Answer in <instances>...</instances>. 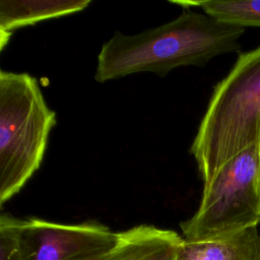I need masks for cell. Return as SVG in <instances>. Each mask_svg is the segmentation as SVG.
Returning a JSON list of instances; mask_svg holds the SVG:
<instances>
[{
    "mask_svg": "<svg viewBox=\"0 0 260 260\" xmlns=\"http://www.w3.org/2000/svg\"><path fill=\"white\" fill-rule=\"evenodd\" d=\"M245 28L206 13L183 8L172 21L135 35L116 31L98 55L94 79L106 82L133 73L159 76L181 66H204L212 58L238 52Z\"/></svg>",
    "mask_w": 260,
    "mask_h": 260,
    "instance_id": "obj_1",
    "label": "cell"
},
{
    "mask_svg": "<svg viewBox=\"0 0 260 260\" xmlns=\"http://www.w3.org/2000/svg\"><path fill=\"white\" fill-rule=\"evenodd\" d=\"M260 137V46L239 56L215 86L190 151L203 184Z\"/></svg>",
    "mask_w": 260,
    "mask_h": 260,
    "instance_id": "obj_2",
    "label": "cell"
},
{
    "mask_svg": "<svg viewBox=\"0 0 260 260\" xmlns=\"http://www.w3.org/2000/svg\"><path fill=\"white\" fill-rule=\"evenodd\" d=\"M56 114L35 77L0 72V204L13 197L41 166Z\"/></svg>",
    "mask_w": 260,
    "mask_h": 260,
    "instance_id": "obj_3",
    "label": "cell"
},
{
    "mask_svg": "<svg viewBox=\"0 0 260 260\" xmlns=\"http://www.w3.org/2000/svg\"><path fill=\"white\" fill-rule=\"evenodd\" d=\"M260 222V178L256 145L242 151L203 186L195 214L180 223L190 242L231 237Z\"/></svg>",
    "mask_w": 260,
    "mask_h": 260,
    "instance_id": "obj_4",
    "label": "cell"
},
{
    "mask_svg": "<svg viewBox=\"0 0 260 260\" xmlns=\"http://www.w3.org/2000/svg\"><path fill=\"white\" fill-rule=\"evenodd\" d=\"M20 247L23 260H106L119 233L98 221L60 223L22 219Z\"/></svg>",
    "mask_w": 260,
    "mask_h": 260,
    "instance_id": "obj_5",
    "label": "cell"
},
{
    "mask_svg": "<svg viewBox=\"0 0 260 260\" xmlns=\"http://www.w3.org/2000/svg\"><path fill=\"white\" fill-rule=\"evenodd\" d=\"M183 237L171 230L140 224L120 232L106 260H177Z\"/></svg>",
    "mask_w": 260,
    "mask_h": 260,
    "instance_id": "obj_6",
    "label": "cell"
},
{
    "mask_svg": "<svg viewBox=\"0 0 260 260\" xmlns=\"http://www.w3.org/2000/svg\"><path fill=\"white\" fill-rule=\"evenodd\" d=\"M90 3V0H1V49L14 29L81 11Z\"/></svg>",
    "mask_w": 260,
    "mask_h": 260,
    "instance_id": "obj_7",
    "label": "cell"
},
{
    "mask_svg": "<svg viewBox=\"0 0 260 260\" xmlns=\"http://www.w3.org/2000/svg\"><path fill=\"white\" fill-rule=\"evenodd\" d=\"M177 260H260V235L257 226L228 238L190 242L182 240Z\"/></svg>",
    "mask_w": 260,
    "mask_h": 260,
    "instance_id": "obj_8",
    "label": "cell"
},
{
    "mask_svg": "<svg viewBox=\"0 0 260 260\" xmlns=\"http://www.w3.org/2000/svg\"><path fill=\"white\" fill-rule=\"evenodd\" d=\"M183 8H201L211 17L239 27H260V0L172 1Z\"/></svg>",
    "mask_w": 260,
    "mask_h": 260,
    "instance_id": "obj_9",
    "label": "cell"
},
{
    "mask_svg": "<svg viewBox=\"0 0 260 260\" xmlns=\"http://www.w3.org/2000/svg\"><path fill=\"white\" fill-rule=\"evenodd\" d=\"M22 219L10 214L0 216V260H23L20 247V225Z\"/></svg>",
    "mask_w": 260,
    "mask_h": 260,
    "instance_id": "obj_10",
    "label": "cell"
},
{
    "mask_svg": "<svg viewBox=\"0 0 260 260\" xmlns=\"http://www.w3.org/2000/svg\"><path fill=\"white\" fill-rule=\"evenodd\" d=\"M257 147V156H258V170H259V178H260V137L256 144Z\"/></svg>",
    "mask_w": 260,
    "mask_h": 260,
    "instance_id": "obj_11",
    "label": "cell"
}]
</instances>
